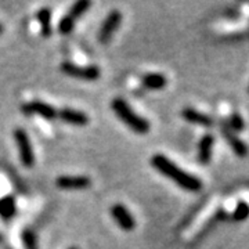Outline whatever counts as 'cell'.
<instances>
[{
	"instance_id": "1",
	"label": "cell",
	"mask_w": 249,
	"mask_h": 249,
	"mask_svg": "<svg viewBox=\"0 0 249 249\" xmlns=\"http://www.w3.org/2000/svg\"><path fill=\"white\" fill-rule=\"evenodd\" d=\"M151 166L155 170H158L160 175L166 176L173 183H176L184 191L198 193L202 188V181L199 178L194 176V175H191V173H187L186 170L181 169L173 160L166 158L163 154L152 155Z\"/></svg>"
},
{
	"instance_id": "2",
	"label": "cell",
	"mask_w": 249,
	"mask_h": 249,
	"mask_svg": "<svg viewBox=\"0 0 249 249\" xmlns=\"http://www.w3.org/2000/svg\"><path fill=\"white\" fill-rule=\"evenodd\" d=\"M111 108L115 115L124 122L130 130L137 134H147L150 132V122L139 114H136L133 108L130 107L124 98L116 97L111 103Z\"/></svg>"
},
{
	"instance_id": "3",
	"label": "cell",
	"mask_w": 249,
	"mask_h": 249,
	"mask_svg": "<svg viewBox=\"0 0 249 249\" xmlns=\"http://www.w3.org/2000/svg\"><path fill=\"white\" fill-rule=\"evenodd\" d=\"M60 70L62 73L75 78V79L85 80V82H96L101 76V70L97 65H78L70 61L61 62Z\"/></svg>"
},
{
	"instance_id": "4",
	"label": "cell",
	"mask_w": 249,
	"mask_h": 249,
	"mask_svg": "<svg viewBox=\"0 0 249 249\" xmlns=\"http://www.w3.org/2000/svg\"><path fill=\"white\" fill-rule=\"evenodd\" d=\"M14 140L17 144L18 154H19V160L21 163L25 168H34L35 165V152L32 148L31 140L28 137V133L24 129H16L14 130Z\"/></svg>"
},
{
	"instance_id": "5",
	"label": "cell",
	"mask_w": 249,
	"mask_h": 249,
	"mask_svg": "<svg viewBox=\"0 0 249 249\" xmlns=\"http://www.w3.org/2000/svg\"><path fill=\"white\" fill-rule=\"evenodd\" d=\"M122 19H124V16H122V13L119 10H111L109 14L107 16V18L104 19V22H103V25L100 28V31H98V40L101 43H104V45L108 43L112 39V36L115 34L116 29L121 25Z\"/></svg>"
},
{
	"instance_id": "6",
	"label": "cell",
	"mask_w": 249,
	"mask_h": 249,
	"mask_svg": "<svg viewBox=\"0 0 249 249\" xmlns=\"http://www.w3.org/2000/svg\"><path fill=\"white\" fill-rule=\"evenodd\" d=\"M21 111L22 114H25L28 116H40V118H45L47 121H53L57 118V112L58 109L54 108L53 106L47 104V103H43V101H29V103H25L22 107H21Z\"/></svg>"
},
{
	"instance_id": "7",
	"label": "cell",
	"mask_w": 249,
	"mask_h": 249,
	"mask_svg": "<svg viewBox=\"0 0 249 249\" xmlns=\"http://www.w3.org/2000/svg\"><path fill=\"white\" fill-rule=\"evenodd\" d=\"M220 130H222L223 137L226 139V142H229V145L231 147V150L235 152L237 157L240 158H245L248 155V145L245 144V142H242L237 134L232 132L231 129L229 127L227 122H222L220 124Z\"/></svg>"
},
{
	"instance_id": "8",
	"label": "cell",
	"mask_w": 249,
	"mask_h": 249,
	"mask_svg": "<svg viewBox=\"0 0 249 249\" xmlns=\"http://www.w3.org/2000/svg\"><path fill=\"white\" fill-rule=\"evenodd\" d=\"M111 214L114 217L116 224L124 230V231H132L136 227V219L127 208L122 204H115L111 208Z\"/></svg>"
},
{
	"instance_id": "9",
	"label": "cell",
	"mask_w": 249,
	"mask_h": 249,
	"mask_svg": "<svg viewBox=\"0 0 249 249\" xmlns=\"http://www.w3.org/2000/svg\"><path fill=\"white\" fill-rule=\"evenodd\" d=\"M55 186L61 190L80 191L91 186V180L88 176H60L55 178Z\"/></svg>"
},
{
	"instance_id": "10",
	"label": "cell",
	"mask_w": 249,
	"mask_h": 249,
	"mask_svg": "<svg viewBox=\"0 0 249 249\" xmlns=\"http://www.w3.org/2000/svg\"><path fill=\"white\" fill-rule=\"evenodd\" d=\"M57 118H60L62 122H65V124H72V126H79V127L88 126L90 122L89 116L86 115L85 112L78 111V109H73V108L58 109Z\"/></svg>"
},
{
	"instance_id": "11",
	"label": "cell",
	"mask_w": 249,
	"mask_h": 249,
	"mask_svg": "<svg viewBox=\"0 0 249 249\" xmlns=\"http://www.w3.org/2000/svg\"><path fill=\"white\" fill-rule=\"evenodd\" d=\"M181 116L186 119L187 122L198 124V126H202V127H212L214 124L213 118H211V116L206 115V114H202V112L196 111L194 108H183Z\"/></svg>"
},
{
	"instance_id": "12",
	"label": "cell",
	"mask_w": 249,
	"mask_h": 249,
	"mask_svg": "<svg viewBox=\"0 0 249 249\" xmlns=\"http://www.w3.org/2000/svg\"><path fill=\"white\" fill-rule=\"evenodd\" d=\"M214 137L212 134H205L198 142V160L202 165H208L212 160Z\"/></svg>"
},
{
	"instance_id": "13",
	"label": "cell",
	"mask_w": 249,
	"mask_h": 249,
	"mask_svg": "<svg viewBox=\"0 0 249 249\" xmlns=\"http://www.w3.org/2000/svg\"><path fill=\"white\" fill-rule=\"evenodd\" d=\"M142 85L150 90H162L163 88H166L168 79L162 73L150 72V73H145L142 76Z\"/></svg>"
},
{
	"instance_id": "14",
	"label": "cell",
	"mask_w": 249,
	"mask_h": 249,
	"mask_svg": "<svg viewBox=\"0 0 249 249\" xmlns=\"http://www.w3.org/2000/svg\"><path fill=\"white\" fill-rule=\"evenodd\" d=\"M17 211V202L13 196H6L0 198V217L4 220H10L14 217Z\"/></svg>"
},
{
	"instance_id": "15",
	"label": "cell",
	"mask_w": 249,
	"mask_h": 249,
	"mask_svg": "<svg viewBox=\"0 0 249 249\" xmlns=\"http://www.w3.org/2000/svg\"><path fill=\"white\" fill-rule=\"evenodd\" d=\"M37 21L40 25V34L43 37L52 36V10L49 7H43L37 13Z\"/></svg>"
},
{
	"instance_id": "16",
	"label": "cell",
	"mask_w": 249,
	"mask_h": 249,
	"mask_svg": "<svg viewBox=\"0 0 249 249\" xmlns=\"http://www.w3.org/2000/svg\"><path fill=\"white\" fill-rule=\"evenodd\" d=\"M90 7H91V1H89V0H80V1H76V3L71 7V10H70V14H68V16H70L73 21H76V19L82 17Z\"/></svg>"
},
{
	"instance_id": "17",
	"label": "cell",
	"mask_w": 249,
	"mask_h": 249,
	"mask_svg": "<svg viewBox=\"0 0 249 249\" xmlns=\"http://www.w3.org/2000/svg\"><path fill=\"white\" fill-rule=\"evenodd\" d=\"M249 217V205L247 202H240L232 212V220L244 222Z\"/></svg>"
},
{
	"instance_id": "18",
	"label": "cell",
	"mask_w": 249,
	"mask_h": 249,
	"mask_svg": "<svg viewBox=\"0 0 249 249\" xmlns=\"http://www.w3.org/2000/svg\"><path fill=\"white\" fill-rule=\"evenodd\" d=\"M227 124H229V127L231 129L232 132H241V130L245 129V121H244V118H242L240 114H237V112L231 114Z\"/></svg>"
},
{
	"instance_id": "19",
	"label": "cell",
	"mask_w": 249,
	"mask_h": 249,
	"mask_svg": "<svg viewBox=\"0 0 249 249\" xmlns=\"http://www.w3.org/2000/svg\"><path fill=\"white\" fill-rule=\"evenodd\" d=\"M73 28H75V21L70 16H65V17L61 18V21L58 24V31L62 35H70L73 31Z\"/></svg>"
},
{
	"instance_id": "20",
	"label": "cell",
	"mask_w": 249,
	"mask_h": 249,
	"mask_svg": "<svg viewBox=\"0 0 249 249\" xmlns=\"http://www.w3.org/2000/svg\"><path fill=\"white\" fill-rule=\"evenodd\" d=\"M22 241H24L25 249H39L37 248L36 234L32 230H25V231L22 232Z\"/></svg>"
},
{
	"instance_id": "21",
	"label": "cell",
	"mask_w": 249,
	"mask_h": 249,
	"mask_svg": "<svg viewBox=\"0 0 249 249\" xmlns=\"http://www.w3.org/2000/svg\"><path fill=\"white\" fill-rule=\"evenodd\" d=\"M3 32H4V27H3V25H1V24H0V35H1V34H3Z\"/></svg>"
},
{
	"instance_id": "22",
	"label": "cell",
	"mask_w": 249,
	"mask_h": 249,
	"mask_svg": "<svg viewBox=\"0 0 249 249\" xmlns=\"http://www.w3.org/2000/svg\"><path fill=\"white\" fill-rule=\"evenodd\" d=\"M68 249H79V248H76V247H71V248H68Z\"/></svg>"
},
{
	"instance_id": "23",
	"label": "cell",
	"mask_w": 249,
	"mask_h": 249,
	"mask_svg": "<svg viewBox=\"0 0 249 249\" xmlns=\"http://www.w3.org/2000/svg\"><path fill=\"white\" fill-rule=\"evenodd\" d=\"M0 241H1V235H0Z\"/></svg>"
}]
</instances>
